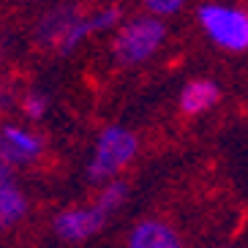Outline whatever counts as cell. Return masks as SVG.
Segmentation results:
<instances>
[{
	"mask_svg": "<svg viewBox=\"0 0 248 248\" xmlns=\"http://www.w3.org/2000/svg\"><path fill=\"white\" fill-rule=\"evenodd\" d=\"M128 248H183V237L172 224L161 218L139 221L128 232Z\"/></svg>",
	"mask_w": 248,
	"mask_h": 248,
	"instance_id": "cell-7",
	"label": "cell"
},
{
	"mask_svg": "<svg viewBox=\"0 0 248 248\" xmlns=\"http://www.w3.org/2000/svg\"><path fill=\"white\" fill-rule=\"evenodd\" d=\"M11 180H14V169L0 158V183H11Z\"/></svg>",
	"mask_w": 248,
	"mask_h": 248,
	"instance_id": "cell-14",
	"label": "cell"
},
{
	"mask_svg": "<svg viewBox=\"0 0 248 248\" xmlns=\"http://www.w3.org/2000/svg\"><path fill=\"white\" fill-rule=\"evenodd\" d=\"M218 95H221V90L216 88L210 79H194V82H188L180 93V109L186 112V115H202V112H207L210 107H216Z\"/></svg>",
	"mask_w": 248,
	"mask_h": 248,
	"instance_id": "cell-8",
	"label": "cell"
},
{
	"mask_svg": "<svg viewBox=\"0 0 248 248\" xmlns=\"http://www.w3.org/2000/svg\"><path fill=\"white\" fill-rule=\"evenodd\" d=\"M199 22L218 46L229 52L248 49V14L210 3V6L199 8Z\"/></svg>",
	"mask_w": 248,
	"mask_h": 248,
	"instance_id": "cell-3",
	"label": "cell"
},
{
	"mask_svg": "<svg viewBox=\"0 0 248 248\" xmlns=\"http://www.w3.org/2000/svg\"><path fill=\"white\" fill-rule=\"evenodd\" d=\"M25 213H28V199L14 186V180L0 183V232L16 226L25 218Z\"/></svg>",
	"mask_w": 248,
	"mask_h": 248,
	"instance_id": "cell-9",
	"label": "cell"
},
{
	"mask_svg": "<svg viewBox=\"0 0 248 248\" xmlns=\"http://www.w3.org/2000/svg\"><path fill=\"white\" fill-rule=\"evenodd\" d=\"M139 150V139L134 131L123 125H109L104 128L98 142H95L93 158L88 164V177L93 183H107L115 180L134 158Z\"/></svg>",
	"mask_w": 248,
	"mask_h": 248,
	"instance_id": "cell-1",
	"label": "cell"
},
{
	"mask_svg": "<svg viewBox=\"0 0 248 248\" xmlns=\"http://www.w3.org/2000/svg\"><path fill=\"white\" fill-rule=\"evenodd\" d=\"M104 224H107V216L95 204H88V207H68V210H60L55 216L52 232L66 243H82V240H88V237L101 232Z\"/></svg>",
	"mask_w": 248,
	"mask_h": 248,
	"instance_id": "cell-5",
	"label": "cell"
},
{
	"mask_svg": "<svg viewBox=\"0 0 248 248\" xmlns=\"http://www.w3.org/2000/svg\"><path fill=\"white\" fill-rule=\"evenodd\" d=\"M0 107H3V109L11 107V95H8V90H0Z\"/></svg>",
	"mask_w": 248,
	"mask_h": 248,
	"instance_id": "cell-15",
	"label": "cell"
},
{
	"mask_svg": "<svg viewBox=\"0 0 248 248\" xmlns=\"http://www.w3.org/2000/svg\"><path fill=\"white\" fill-rule=\"evenodd\" d=\"M145 6L155 16H169V14H177L183 8V0H145Z\"/></svg>",
	"mask_w": 248,
	"mask_h": 248,
	"instance_id": "cell-13",
	"label": "cell"
},
{
	"mask_svg": "<svg viewBox=\"0 0 248 248\" xmlns=\"http://www.w3.org/2000/svg\"><path fill=\"white\" fill-rule=\"evenodd\" d=\"M22 112L30 117V120H38L41 115H46V95H41V93H30V95H25Z\"/></svg>",
	"mask_w": 248,
	"mask_h": 248,
	"instance_id": "cell-11",
	"label": "cell"
},
{
	"mask_svg": "<svg viewBox=\"0 0 248 248\" xmlns=\"http://www.w3.org/2000/svg\"><path fill=\"white\" fill-rule=\"evenodd\" d=\"M125 197H128V186H125L123 180H107L104 183V188L98 191V197H95V207L109 218L112 213H117L120 207H123Z\"/></svg>",
	"mask_w": 248,
	"mask_h": 248,
	"instance_id": "cell-10",
	"label": "cell"
},
{
	"mask_svg": "<svg viewBox=\"0 0 248 248\" xmlns=\"http://www.w3.org/2000/svg\"><path fill=\"white\" fill-rule=\"evenodd\" d=\"M164 38H167V28L155 16L134 19L120 28L112 49L123 66H137V63H145L150 55H155V49L164 44Z\"/></svg>",
	"mask_w": 248,
	"mask_h": 248,
	"instance_id": "cell-2",
	"label": "cell"
},
{
	"mask_svg": "<svg viewBox=\"0 0 248 248\" xmlns=\"http://www.w3.org/2000/svg\"><path fill=\"white\" fill-rule=\"evenodd\" d=\"M88 33V19H79L68 8H55L38 22V41L46 46H58L60 52H71Z\"/></svg>",
	"mask_w": 248,
	"mask_h": 248,
	"instance_id": "cell-4",
	"label": "cell"
},
{
	"mask_svg": "<svg viewBox=\"0 0 248 248\" xmlns=\"http://www.w3.org/2000/svg\"><path fill=\"white\" fill-rule=\"evenodd\" d=\"M117 19H120V11L117 8H107V11H98L95 16H90L88 25H90V30H107L112 25H117Z\"/></svg>",
	"mask_w": 248,
	"mask_h": 248,
	"instance_id": "cell-12",
	"label": "cell"
},
{
	"mask_svg": "<svg viewBox=\"0 0 248 248\" xmlns=\"http://www.w3.org/2000/svg\"><path fill=\"white\" fill-rule=\"evenodd\" d=\"M41 153H44V142L36 131L22 128V125H3L0 128V158L11 169L28 167V164L41 158Z\"/></svg>",
	"mask_w": 248,
	"mask_h": 248,
	"instance_id": "cell-6",
	"label": "cell"
}]
</instances>
